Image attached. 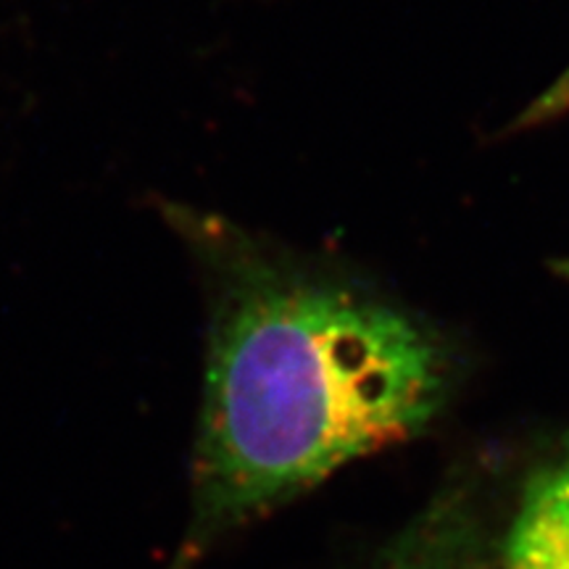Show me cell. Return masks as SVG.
<instances>
[{
    "instance_id": "6da1fadb",
    "label": "cell",
    "mask_w": 569,
    "mask_h": 569,
    "mask_svg": "<svg viewBox=\"0 0 569 569\" xmlns=\"http://www.w3.org/2000/svg\"><path fill=\"white\" fill-rule=\"evenodd\" d=\"M172 217L211 296L190 522L167 567L196 569L343 467L422 436L451 396L453 361L388 298L222 217Z\"/></svg>"
},
{
    "instance_id": "7a4b0ae2",
    "label": "cell",
    "mask_w": 569,
    "mask_h": 569,
    "mask_svg": "<svg viewBox=\"0 0 569 569\" xmlns=\"http://www.w3.org/2000/svg\"><path fill=\"white\" fill-rule=\"evenodd\" d=\"M501 565L569 569V438L538 461L519 490Z\"/></svg>"
},
{
    "instance_id": "3957f363",
    "label": "cell",
    "mask_w": 569,
    "mask_h": 569,
    "mask_svg": "<svg viewBox=\"0 0 569 569\" xmlns=\"http://www.w3.org/2000/svg\"><path fill=\"white\" fill-rule=\"evenodd\" d=\"M557 272H559V274H565V277H569V256H567L565 261H559V264H557Z\"/></svg>"
}]
</instances>
